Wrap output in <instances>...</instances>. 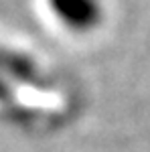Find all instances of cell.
<instances>
[{
  "mask_svg": "<svg viewBox=\"0 0 150 152\" xmlns=\"http://www.w3.org/2000/svg\"><path fill=\"white\" fill-rule=\"evenodd\" d=\"M33 73L29 63L18 59V55H10L0 51V99H8L12 85L16 81H24Z\"/></svg>",
  "mask_w": 150,
  "mask_h": 152,
  "instance_id": "cell-2",
  "label": "cell"
},
{
  "mask_svg": "<svg viewBox=\"0 0 150 152\" xmlns=\"http://www.w3.org/2000/svg\"><path fill=\"white\" fill-rule=\"evenodd\" d=\"M47 6L73 31H87L100 18V6L95 0H47Z\"/></svg>",
  "mask_w": 150,
  "mask_h": 152,
  "instance_id": "cell-1",
  "label": "cell"
}]
</instances>
